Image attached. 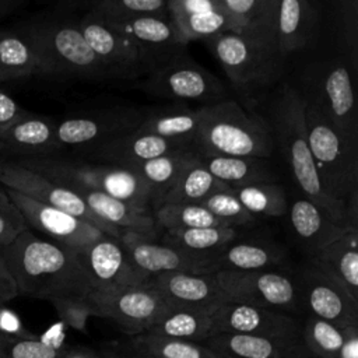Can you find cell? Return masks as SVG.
Returning a JSON list of instances; mask_svg holds the SVG:
<instances>
[{"label": "cell", "instance_id": "cell-21", "mask_svg": "<svg viewBox=\"0 0 358 358\" xmlns=\"http://www.w3.org/2000/svg\"><path fill=\"white\" fill-rule=\"evenodd\" d=\"M194 147L190 140L165 138L137 130L122 133L87 147L91 158L109 165L130 168L175 150Z\"/></svg>", "mask_w": 358, "mask_h": 358}, {"label": "cell", "instance_id": "cell-10", "mask_svg": "<svg viewBox=\"0 0 358 358\" xmlns=\"http://www.w3.org/2000/svg\"><path fill=\"white\" fill-rule=\"evenodd\" d=\"M310 98L341 141L358 152V110L351 70L341 63L323 67L303 94Z\"/></svg>", "mask_w": 358, "mask_h": 358}, {"label": "cell", "instance_id": "cell-34", "mask_svg": "<svg viewBox=\"0 0 358 358\" xmlns=\"http://www.w3.org/2000/svg\"><path fill=\"white\" fill-rule=\"evenodd\" d=\"M201 159L208 172L229 187L274 182L268 161L264 158L214 155Z\"/></svg>", "mask_w": 358, "mask_h": 358}, {"label": "cell", "instance_id": "cell-53", "mask_svg": "<svg viewBox=\"0 0 358 358\" xmlns=\"http://www.w3.org/2000/svg\"><path fill=\"white\" fill-rule=\"evenodd\" d=\"M28 0H0V20L18 11Z\"/></svg>", "mask_w": 358, "mask_h": 358}, {"label": "cell", "instance_id": "cell-18", "mask_svg": "<svg viewBox=\"0 0 358 358\" xmlns=\"http://www.w3.org/2000/svg\"><path fill=\"white\" fill-rule=\"evenodd\" d=\"M296 285L299 303L309 310L310 316L340 329L358 326V299L316 267L305 268Z\"/></svg>", "mask_w": 358, "mask_h": 358}, {"label": "cell", "instance_id": "cell-48", "mask_svg": "<svg viewBox=\"0 0 358 358\" xmlns=\"http://www.w3.org/2000/svg\"><path fill=\"white\" fill-rule=\"evenodd\" d=\"M57 310L59 316L73 329L84 331L87 326V320L94 316L91 302L87 296L73 298L53 305Z\"/></svg>", "mask_w": 358, "mask_h": 358}, {"label": "cell", "instance_id": "cell-17", "mask_svg": "<svg viewBox=\"0 0 358 358\" xmlns=\"http://www.w3.org/2000/svg\"><path fill=\"white\" fill-rule=\"evenodd\" d=\"M213 336L235 333L262 337H301L299 323L287 312L222 301L211 310Z\"/></svg>", "mask_w": 358, "mask_h": 358}, {"label": "cell", "instance_id": "cell-49", "mask_svg": "<svg viewBox=\"0 0 358 358\" xmlns=\"http://www.w3.org/2000/svg\"><path fill=\"white\" fill-rule=\"evenodd\" d=\"M0 336L3 337H34V334L25 329L17 312L7 308L6 303L0 305Z\"/></svg>", "mask_w": 358, "mask_h": 358}, {"label": "cell", "instance_id": "cell-46", "mask_svg": "<svg viewBox=\"0 0 358 358\" xmlns=\"http://www.w3.org/2000/svg\"><path fill=\"white\" fill-rule=\"evenodd\" d=\"M64 348L38 337H3L0 358H57Z\"/></svg>", "mask_w": 358, "mask_h": 358}, {"label": "cell", "instance_id": "cell-39", "mask_svg": "<svg viewBox=\"0 0 358 358\" xmlns=\"http://www.w3.org/2000/svg\"><path fill=\"white\" fill-rule=\"evenodd\" d=\"M133 347L145 358H222L208 345L197 341L158 337L147 333L137 334Z\"/></svg>", "mask_w": 358, "mask_h": 358}, {"label": "cell", "instance_id": "cell-24", "mask_svg": "<svg viewBox=\"0 0 358 358\" xmlns=\"http://www.w3.org/2000/svg\"><path fill=\"white\" fill-rule=\"evenodd\" d=\"M206 341L222 358H313L301 337L218 333Z\"/></svg>", "mask_w": 358, "mask_h": 358}, {"label": "cell", "instance_id": "cell-32", "mask_svg": "<svg viewBox=\"0 0 358 358\" xmlns=\"http://www.w3.org/2000/svg\"><path fill=\"white\" fill-rule=\"evenodd\" d=\"M145 333L199 343L213 336V320L208 310L166 306Z\"/></svg>", "mask_w": 358, "mask_h": 358}, {"label": "cell", "instance_id": "cell-3", "mask_svg": "<svg viewBox=\"0 0 358 358\" xmlns=\"http://www.w3.org/2000/svg\"><path fill=\"white\" fill-rule=\"evenodd\" d=\"M197 116L193 145L203 158L229 155L267 159L274 151L267 122L232 99L199 106Z\"/></svg>", "mask_w": 358, "mask_h": 358}, {"label": "cell", "instance_id": "cell-35", "mask_svg": "<svg viewBox=\"0 0 358 358\" xmlns=\"http://www.w3.org/2000/svg\"><path fill=\"white\" fill-rule=\"evenodd\" d=\"M232 189L224 182L213 176L204 166L201 157L199 155L190 162L182 173L176 178L173 185L162 196V203H197L200 204L204 199L213 193ZM158 204V206H159ZM157 206V207H158Z\"/></svg>", "mask_w": 358, "mask_h": 358}, {"label": "cell", "instance_id": "cell-33", "mask_svg": "<svg viewBox=\"0 0 358 358\" xmlns=\"http://www.w3.org/2000/svg\"><path fill=\"white\" fill-rule=\"evenodd\" d=\"M199 157L194 147L175 150L152 159L136 164L127 169L137 173L154 192L155 203L159 204L162 196L173 185L182 171Z\"/></svg>", "mask_w": 358, "mask_h": 358}, {"label": "cell", "instance_id": "cell-31", "mask_svg": "<svg viewBox=\"0 0 358 358\" xmlns=\"http://www.w3.org/2000/svg\"><path fill=\"white\" fill-rule=\"evenodd\" d=\"M236 241V239H235ZM225 245L215 253H213V262L215 271L220 270H266L273 268L284 262L282 250L268 242L262 241H245Z\"/></svg>", "mask_w": 358, "mask_h": 358}, {"label": "cell", "instance_id": "cell-51", "mask_svg": "<svg viewBox=\"0 0 358 358\" xmlns=\"http://www.w3.org/2000/svg\"><path fill=\"white\" fill-rule=\"evenodd\" d=\"M338 358H358V326L344 329V340Z\"/></svg>", "mask_w": 358, "mask_h": 358}, {"label": "cell", "instance_id": "cell-43", "mask_svg": "<svg viewBox=\"0 0 358 358\" xmlns=\"http://www.w3.org/2000/svg\"><path fill=\"white\" fill-rule=\"evenodd\" d=\"M98 17L168 14L166 0H73Z\"/></svg>", "mask_w": 358, "mask_h": 358}, {"label": "cell", "instance_id": "cell-13", "mask_svg": "<svg viewBox=\"0 0 358 358\" xmlns=\"http://www.w3.org/2000/svg\"><path fill=\"white\" fill-rule=\"evenodd\" d=\"M80 257L90 281V294H106L144 284L148 275L130 260L117 238L103 235L83 250Z\"/></svg>", "mask_w": 358, "mask_h": 358}, {"label": "cell", "instance_id": "cell-11", "mask_svg": "<svg viewBox=\"0 0 358 358\" xmlns=\"http://www.w3.org/2000/svg\"><path fill=\"white\" fill-rule=\"evenodd\" d=\"M0 183L6 189L18 192L39 203L76 215L92 224L109 236L119 238L122 234V229L95 215L77 193L63 185L56 183L42 173L17 164L13 159L0 158Z\"/></svg>", "mask_w": 358, "mask_h": 358}, {"label": "cell", "instance_id": "cell-40", "mask_svg": "<svg viewBox=\"0 0 358 358\" xmlns=\"http://www.w3.org/2000/svg\"><path fill=\"white\" fill-rule=\"evenodd\" d=\"M235 196L252 215L281 217L288 210L284 189L275 182H259L232 187Z\"/></svg>", "mask_w": 358, "mask_h": 358}, {"label": "cell", "instance_id": "cell-42", "mask_svg": "<svg viewBox=\"0 0 358 358\" xmlns=\"http://www.w3.org/2000/svg\"><path fill=\"white\" fill-rule=\"evenodd\" d=\"M301 338L313 358H338L344 329L323 319L309 316L303 327H301Z\"/></svg>", "mask_w": 358, "mask_h": 358}, {"label": "cell", "instance_id": "cell-30", "mask_svg": "<svg viewBox=\"0 0 358 358\" xmlns=\"http://www.w3.org/2000/svg\"><path fill=\"white\" fill-rule=\"evenodd\" d=\"M289 221L296 238L312 253L337 239L341 234L351 228L337 224L305 197L296 199L291 204Z\"/></svg>", "mask_w": 358, "mask_h": 358}, {"label": "cell", "instance_id": "cell-14", "mask_svg": "<svg viewBox=\"0 0 358 358\" xmlns=\"http://www.w3.org/2000/svg\"><path fill=\"white\" fill-rule=\"evenodd\" d=\"M98 18L112 29L124 35L140 49L147 63V71L154 66H158L159 63L185 52L186 45L182 42L168 14Z\"/></svg>", "mask_w": 358, "mask_h": 358}, {"label": "cell", "instance_id": "cell-25", "mask_svg": "<svg viewBox=\"0 0 358 358\" xmlns=\"http://www.w3.org/2000/svg\"><path fill=\"white\" fill-rule=\"evenodd\" d=\"M62 147L56 138V120L27 112L0 134V154L18 158L50 157Z\"/></svg>", "mask_w": 358, "mask_h": 358}, {"label": "cell", "instance_id": "cell-12", "mask_svg": "<svg viewBox=\"0 0 358 358\" xmlns=\"http://www.w3.org/2000/svg\"><path fill=\"white\" fill-rule=\"evenodd\" d=\"M88 299L94 316L112 320L131 336L145 333L168 306L148 281L106 294H88Z\"/></svg>", "mask_w": 358, "mask_h": 358}, {"label": "cell", "instance_id": "cell-45", "mask_svg": "<svg viewBox=\"0 0 358 358\" xmlns=\"http://www.w3.org/2000/svg\"><path fill=\"white\" fill-rule=\"evenodd\" d=\"M340 38L352 73L358 71V0H334Z\"/></svg>", "mask_w": 358, "mask_h": 358}, {"label": "cell", "instance_id": "cell-7", "mask_svg": "<svg viewBox=\"0 0 358 358\" xmlns=\"http://www.w3.org/2000/svg\"><path fill=\"white\" fill-rule=\"evenodd\" d=\"M309 150L324 192L340 201L358 190V152L347 147L317 105L302 94Z\"/></svg>", "mask_w": 358, "mask_h": 358}, {"label": "cell", "instance_id": "cell-55", "mask_svg": "<svg viewBox=\"0 0 358 358\" xmlns=\"http://www.w3.org/2000/svg\"><path fill=\"white\" fill-rule=\"evenodd\" d=\"M214 1H217V3H220V4H222V0H214Z\"/></svg>", "mask_w": 358, "mask_h": 358}, {"label": "cell", "instance_id": "cell-26", "mask_svg": "<svg viewBox=\"0 0 358 358\" xmlns=\"http://www.w3.org/2000/svg\"><path fill=\"white\" fill-rule=\"evenodd\" d=\"M319 32V13L310 0H281L274 42L285 57L310 48Z\"/></svg>", "mask_w": 358, "mask_h": 358}, {"label": "cell", "instance_id": "cell-54", "mask_svg": "<svg viewBox=\"0 0 358 358\" xmlns=\"http://www.w3.org/2000/svg\"><path fill=\"white\" fill-rule=\"evenodd\" d=\"M57 358H102L91 350L77 348V350H63Z\"/></svg>", "mask_w": 358, "mask_h": 358}, {"label": "cell", "instance_id": "cell-19", "mask_svg": "<svg viewBox=\"0 0 358 358\" xmlns=\"http://www.w3.org/2000/svg\"><path fill=\"white\" fill-rule=\"evenodd\" d=\"M145 109H102L69 116L56 122V138L64 147H90L113 136L133 131L141 123Z\"/></svg>", "mask_w": 358, "mask_h": 358}, {"label": "cell", "instance_id": "cell-1", "mask_svg": "<svg viewBox=\"0 0 358 358\" xmlns=\"http://www.w3.org/2000/svg\"><path fill=\"white\" fill-rule=\"evenodd\" d=\"M0 256L18 295L56 305L91 291L80 252L41 238L29 228L3 248Z\"/></svg>", "mask_w": 358, "mask_h": 358}, {"label": "cell", "instance_id": "cell-15", "mask_svg": "<svg viewBox=\"0 0 358 358\" xmlns=\"http://www.w3.org/2000/svg\"><path fill=\"white\" fill-rule=\"evenodd\" d=\"M117 239L133 264L148 277L175 271L193 274L215 273L213 255L189 253L165 243H158L152 238L133 231H122Z\"/></svg>", "mask_w": 358, "mask_h": 358}, {"label": "cell", "instance_id": "cell-56", "mask_svg": "<svg viewBox=\"0 0 358 358\" xmlns=\"http://www.w3.org/2000/svg\"><path fill=\"white\" fill-rule=\"evenodd\" d=\"M1 340H3V336H0V344H1Z\"/></svg>", "mask_w": 358, "mask_h": 358}, {"label": "cell", "instance_id": "cell-28", "mask_svg": "<svg viewBox=\"0 0 358 358\" xmlns=\"http://www.w3.org/2000/svg\"><path fill=\"white\" fill-rule=\"evenodd\" d=\"M69 189L77 193L91 211L105 222L122 231H133L152 239L155 238L157 222L148 208H141L106 193L81 186H71Z\"/></svg>", "mask_w": 358, "mask_h": 358}, {"label": "cell", "instance_id": "cell-4", "mask_svg": "<svg viewBox=\"0 0 358 358\" xmlns=\"http://www.w3.org/2000/svg\"><path fill=\"white\" fill-rule=\"evenodd\" d=\"M17 31L34 49L41 74L87 80L117 78L95 56L76 22L43 17L32 20Z\"/></svg>", "mask_w": 358, "mask_h": 358}, {"label": "cell", "instance_id": "cell-36", "mask_svg": "<svg viewBox=\"0 0 358 358\" xmlns=\"http://www.w3.org/2000/svg\"><path fill=\"white\" fill-rule=\"evenodd\" d=\"M197 126V108L190 109L187 106L175 105L161 109L145 110L144 117L136 130L140 133H148L165 138L193 141Z\"/></svg>", "mask_w": 358, "mask_h": 358}, {"label": "cell", "instance_id": "cell-44", "mask_svg": "<svg viewBox=\"0 0 358 358\" xmlns=\"http://www.w3.org/2000/svg\"><path fill=\"white\" fill-rule=\"evenodd\" d=\"M200 204L229 227L236 228L238 225H249L256 221V217L242 206L232 189L213 193Z\"/></svg>", "mask_w": 358, "mask_h": 358}, {"label": "cell", "instance_id": "cell-8", "mask_svg": "<svg viewBox=\"0 0 358 358\" xmlns=\"http://www.w3.org/2000/svg\"><path fill=\"white\" fill-rule=\"evenodd\" d=\"M137 84L151 96L197 102L201 106L228 99L224 83L185 52L150 69Z\"/></svg>", "mask_w": 358, "mask_h": 358}, {"label": "cell", "instance_id": "cell-38", "mask_svg": "<svg viewBox=\"0 0 358 358\" xmlns=\"http://www.w3.org/2000/svg\"><path fill=\"white\" fill-rule=\"evenodd\" d=\"M238 238L235 227L166 229L162 243L196 255H213Z\"/></svg>", "mask_w": 358, "mask_h": 358}, {"label": "cell", "instance_id": "cell-47", "mask_svg": "<svg viewBox=\"0 0 358 358\" xmlns=\"http://www.w3.org/2000/svg\"><path fill=\"white\" fill-rule=\"evenodd\" d=\"M25 229H28V225L24 215L11 201L6 190L0 189V250Z\"/></svg>", "mask_w": 358, "mask_h": 358}, {"label": "cell", "instance_id": "cell-37", "mask_svg": "<svg viewBox=\"0 0 358 358\" xmlns=\"http://www.w3.org/2000/svg\"><path fill=\"white\" fill-rule=\"evenodd\" d=\"M36 73H39L38 60L24 35L13 29H0V83Z\"/></svg>", "mask_w": 358, "mask_h": 358}, {"label": "cell", "instance_id": "cell-20", "mask_svg": "<svg viewBox=\"0 0 358 358\" xmlns=\"http://www.w3.org/2000/svg\"><path fill=\"white\" fill-rule=\"evenodd\" d=\"M76 25L95 56L102 60L117 78H137L147 73V63L140 49L92 13L85 11Z\"/></svg>", "mask_w": 358, "mask_h": 358}, {"label": "cell", "instance_id": "cell-50", "mask_svg": "<svg viewBox=\"0 0 358 358\" xmlns=\"http://www.w3.org/2000/svg\"><path fill=\"white\" fill-rule=\"evenodd\" d=\"M24 115H27V110L10 94L0 88V134Z\"/></svg>", "mask_w": 358, "mask_h": 358}, {"label": "cell", "instance_id": "cell-6", "mask_svg": "<svg viewBox=\"0 0 358 358\" xmlns=\"http://www.w3.org/2000/svg\"><path fill=\"white\" fill-rule=\"evenodd\" d=\"M204 43L224 69L232 87L250 99L275 84L284 67L285 56L275 45L260 42L236 32H220Z\"/></svg>", "mask_w": 358, "mask_h": 358}, {"label": "cell", "instance_id": "cell-22", "mask_svg": "<svg viewBox=\"0 0 358 358\" xmlns=\"http://www.w3.org/2000/svg\"><path fill=\"white\" fill-rule=\"evenodd\" d=\"M148 284L162 296L168 306L211 310L220 305L224 295L214 273H161L151 275Z\"/></svg>", "mask_w": 358, "mask_h": 358}, {"label": "cell", "instance_id": "cell-16", "mask_svg": "<svg viewBox=\"0 0 358 358\" xmlns=\"http://www.w3.org/2000/svg\"><path fill=\"white\" fill-rule=\"evenodd\" d=\"M6 193L24 215L28 228L31 227L45 234L50 241L66 248L80 252L106 235L92 224L63 210L46 206L10 189H6Z\"/></svg>", "mask_w": 358, "mask_h": 358}, {"label": "cell", "instance_id": "cell-41", "mask_svg": "<svg viewBox=\"0 0 358 358\" xmlns=\"http://www.w3.org/2000/svg\"><path fill=\"white\" fill-rule=\"evenodd\" d=\"M154 218L165 229L229 227L197 203H162L157 207Z\"/></svg>", "mask_w": 358, "mask_h": 358}, {"label": "cell", "instance_id": "cell-2", "mask_svg": "<svg viewBox=\"0 0 358 358\" xmlns=\"http://www.w3.org/2000/svg\"><path fill=\"white\" fill-rule=\"evenodd\" d=\"M266 122L274 145L275 143L280 145L303 197L317 206L337 224L348 227L347 203L330 197L319 180L306 137L302 94L294 87L284 84L271 101L268 120Z\"/></svg>", "mask_w": 358, "mask_h": 358}, {"label": "cell", "instance_id": "cell-23", "mask_svg": "<svg viewBox=\"0 0 358 358\" xmlns=\"http://www.w3.org/2000/svg\"><path fill=\"white\" fill-rule=\"evenodd\" d=\"M166 13L185 45L220 32H235L231 17L214 0H166Z\"/></svg>", "mask_w": 358, "mask_h": 358}, {"label": "cell", "instance_id": "cell-27", "mask_svg": "<svg viewBox=\"0 0 358 358\" xmlns=\"http://www.w3.org/2000/svg\"><path fill=\"white\" fill-rule=\"evenodd\" d=\"M312 266L358 299V229L348 228L312 253Z\"/></svg>", "mask_w": 358, "mask_h": 358}, {"label": "cell", "instance_id": "cell-52", "mask_svg": "<svg viewBox=\"0 0 358 358\" xmlns=\"http://www.w3.org/2000/svg\"><path fill=\"white\" fill-rule=\"evenodd\" d=\"M17 294V288L14 285V281L0 256V305L8 302L10 299L15 298Z\"/></svg>", "mask_w": 358, "mask_h": 358}, {"label": "cell", "instance_id": "cell-9", "mask_svg": "<svg viewBox=\"0 0 358 358\" xmlns=\"http://www.w3.org/2000/svg\"><path fill=\"white\" fill-rule=\"evenodd\" d=\"M214 275L225 301L281 312L295 310L299 305L296 278L280 270H220Z\"/></svg>", "mask_w": 358, "mask_h": 358}, {"label": "cell", "instance_id": "cell-5", "mask_svg": "<svg viewBox=\"0 0 358 358\" xmlns=\"http://www.w3.org/2000/svg\"><path fill=\"white\" fill-rule=\"evenodd\" d=\"M13 161L66 187L81 186L98 190L141 208H148L151 201L155 203L152 189L137 173L123 166L109 164L94 165L84 161L53 157L18 158Z\"/></svg>", "mask_w": 358, "mask_h": 358}, {"label": "cell", "instance_id": "cell-29", "mask_svg": "<svg viewBox=\"0 0 358 358\" xmlns=\"http://www.w3.org/2000/svg\"><path fill=\"white\" fill-rule=\"evenodd\" d=\"M281 0H222L235 32L275 45V25Z\"/></svg>", "mask_w": 358, "mask_h": 358}]
</instances>
